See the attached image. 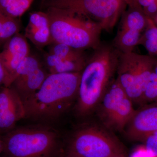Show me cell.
Instances as JSON below:
<instances>
[{"mask_svg":"<svg viewBox=\"0 0 157 157\" xmlns=\"http://www.w3.org/2000/svg\"><path fill=\"white\" fill-rule=\"evenodd\" d=\"M120 52L112 44L101 42L81 72L75 104L76 115L86 117L96 111L117 73Z\"/></svg>","mask_w":157,"mask_h":157,"instance_id":"6da1fadb","label":"cell"},{"mask_svg":"<svg viewBox=\"0 0 157 157\" xmlns=\"http://www.w3.org/2000/svg\"><path fill=\"white\" fill-rule=\"evenodd\" d=\"M81 72L49 73L36 92L24 102L25 118L46 124L61 117L76 102Z\"/></svg>","mask_w":157,"mask_h":157,"instance_id":"7a4b0ae2","label":"cell"},{"mask_svg":"<svg viewBox=\"0 0 157 157\" xmlns=\"http://www.w3.org/2000/svg\"><path fill=\"white\" fill-rule=\"evenodd\" d=\"M3 157H63L65 145L56 130L45 124L14 128L2 137Z\"/></svg>","mask_w":157,"mask_h":157,"instance_id":"3957f363","label":"cell"},{"mask_svg":"<svg viewBox=\"0 0 157 157\" xmlns=\"http://www.w3.org/2000/svg\"><path fill=\"white\" fill-rule=\"evenodd\" d=\"M50 21L53 43L79 50L95 49L101 44L103 31L90 20L64 9L48 7L45 11Z\"/></svg>","mask_w":157,"mask_h":157,"instance_id":"277c9868","label":"cell"},{"mask_svg":"<svg viewBox=\"0 0 157 157\" xmlns=\"http://www.w3.org/2000/svg\"><path fill=\"white\" fill-rule=\"evenodd\" d=\"M105 128L87 125L74 132L65 147L70 157H113L126 154L118 139Z\"/></svg>","mask_w":157,"mask_h":157,"instance_id":"5b68a950","label":"cell"},{"mask_svg":"<svg viewBox=\"0 0 157 157\" xmlns=\"http://www.w3.org/2000/svg\"><path fill=\"white\" fill-rule=\"evenodd\" d=\"M157 63V59L152 56L120 52L116 78L133 104L140 105Z\"/></svg>","mask_w":157,"mask_h":157,"instance_id":"8992f818","label":"cell"},{"mask_svg":"<svg viewBox=\"0 0 157 157\" xmlns=\"http://www.w3.org/2000/svg\"><path fill=\"white\" fill-rule=\"evenodd\" d=\"M46 8L64 9L90 20L103 30H112L126 9L123 0H47Z\"/></svg>","mask_w":157,"mask_h":157,"instance_id":"52a82bcc","label":"cell"},{"mask_svg":"<svg viewBox=\"0 0 157 157\" xmlns=\"http://www.w3.org/2000/svg\"><path fill=\"white\" fill-rule=\"evenodd\" d=\"M96 110L105 128L109 131L122 132L132 119L136 109L116 78L107 88Z\"/></svg>","mask_w":157,"mask_h":157,"instance_id":"ba28073f","label":"cell"},{"mask_svg":"<svg viewBox=\"0 0 157 157\" xmlns=\"http://www.w3.org/2000/svg\"><path fill=\"white\" fill-rule=\"evenodd\" d=\"M22 100L12 86L0 89V135L7 134L15 128L16 123L25 118Z\"/></svg>","mask_w":157,"mask_h":157,"instance_id":"9c48e42d","label":"cell"},{"mask_svg":"<svg viewBox=\"0 0 157 157\" xmlns=\"http://www.w3.org/2000/svg\"><path fill=\"white\" fill-rule=\"evenodd\" d=\"M124 130L129 139L141 142L149 135L157 132V101L136 109Z\"/></svg>","mask_w":157,"mask_h":157,"instance_id":"30bf717a","label":"cell"},{"mask_svg":"<svg viewBox=\"0 0 157 157\" xmlns=\"http://www.w3.org/2000/svg\"><path fill=\"white\" fill-rule=\"evenodd\" d=\"M30 54L27 39L19 33L5 43L0 52V59L9 77L8 86L11 85L12 78L20 64Z\"/></svg>","mask_w":157,"mask_h":157,"instance_id":"8fae6325","label":"cell"},{"mask_svg":"<svg viewBox=\"0 0 157 157\" xmlns=\"http://www.w3.org/2000/svg\"><path fill=\"white\" fill-rule=\"evenodd\" d=\"M24 36L39 49L53 43L50 21L45 11H35L30 13Z\"/></svg>","mask_w":157,"mask_h":157,"instance_id":"7c38bea8","label":"cell"},{"mask_svg":"<svg viewBox=\"0 0 157 157\" xmlns=\"http://www.w3.org/2000/svg\"><path fill=\"white\" fill-rule=\"evenodd\" d=\"M49 74L42 66L33 73L16 78L10 86L17 92L24 103L36 92Z\"/></svg>","mask_w":157,"mask_h":157,"instance_id":"4fadbf2b","label":"cell"},{"mask_svg":"<svg viewBox=\"0 0 157 157\" xmlns=\"http://www.w3.org/2000/svg\"><path fill=\"white\" fill-rule=\"evenodd\" d=\"M122 14L118 29H128L142 33L147 24V17L136 2L127 6Z\"/></svg>","mask_w":157,"mask_h":157,"instance_id":"5bb4252c","label":"cell"},{"mask_svg":"<svg viewBox=\"0 0 157 157\" xmlns=\"http://www.w3.org/2000/svg\"><path fill=\"white\" fill-rule=\"evenodd\" d=\"M88 59L72 60L60 58L49 52L45 55V65L50 74L81 72Z\"/></svg>","mask_w":157,"mask_h":157,"instance_id":"9a60e30c","label":"cell"},{"mask_svg":"<svg viewBox=\"0 0 157 157\" xmlns=\"http://www.w3.org/2000/svg\"><path fill=\"white\" fill-rule=\"evenodd\" d=\"M141 33L132 29H118L112 45L121 53L132 52L138 45Z\"/></svg>","mask_w":157,"mask_h":157,"instance_id":"2e32d148","label":"cell"},{"mask_svg":"<svg viewBox=\"0 0 157 157\" xmlns=\"http://www.w3.org/2000/svg\"><path fill=\"white\" fill-rule=\"evenodd\" d=\"M84 50H79L62 43H53L49 45L48 52L60 58L72 60H87Z\"/></svg>","mask_w":157,"mask_h":157,"instance_id":"e0dca14e","label":"cell"},{"mask_svg":"<svg viewBox=\"0 0 157 157\" xmlns=\"http://www.w3.org/2000/svg\"><path fill=\"white\" fill-rule=\"evenodd\" d=\"M42 67V65L39 59L30 54L20 64L12 78L11 84L16 78L33 73Z\"/></svg>","mask_w":157,"mask_h":157,"instance_id":"ac0fdd59","label":"cell"},{"mask_svg":"<svg viewBox=\"0 0 157 157\" xmlns=\"http://www.w3.org/2000/svg\"><path fill=\"white\" fill-rule=\"evenodd\" d=\"M156 101H157V76L153 70L142 95L140 106Z\"/></svg>","mask_w":157,"mask_h":157,"instance_id":"d6986e66","label":"cell"},{"mask_svg":"<svg viewBox=\"0 0 157 157\" xmlns=\"http://www.w3.org/2000/svg\"><path fill=\"white\" fill-rule=\"evenodd\" d=\"M34 0H15L12 4L3 11H1L14 18L21 17L28 10Z\"/></svg>","mask_w":157,"mask_h":157,"instance_id":"ffe728a7","label":"cell"},{"mask_svg":"<svg viewBox=\"0 0 157 157\" xmlns=\"http://www.w3.org/2000/svg\"><path fill=\"white\" fill-rule=\"evenodd\" d=\"M141 38L152 40L157 43V26L155 21L151 18L147 17V24L144 33Z\"/></svg>","mask_w":157,"mask_h":157,"instance_id":"44dd1931","label":"cell"},{"mask_svg":"<svg viewBox=\"0 0 157 157\" xmlns=\"http://www.w3.org/2000/svg\"><path fill=\"white\" fill-rule=\"evenodd\" d=\"M131 157H157L147 149L144 145L136 149Z\"/></svg>","mask_w":157,"mask_h":157,"instance_id":"7402d4cb","label":"cell"},{"mask_svg":"<svg viewBox=\"0 0 157 157\" xmlns=\"http://www.w3.org/2000/svg\"><path fill=\"white\" fill-rule=\"evenodd\" d=\"M9 77L0 59V86H8Z\"/></svg>","mask_w":157,"mask_h":157,"instance_id":"603a6c76","label":"cell"},{"mask_svg":"<svg viewBox=\"0 0 157 157\" xmlns=\"http://www.w3.org/2000/svg\"><path fill=\"white\" fill-rule=\"evenodd\" d=\"M155 0H136L135 2L137 3L142 9H145L150 6Z\"/></svg>","mask_w":157,"mask_h":157,"instance_id":"cb8c5ba5","label":"cell"},{"mask_svg":"<svg viewBox=\"0 0 157 157\" xmlns=\"http://www.w3.org/2000/svg\"><path fill=\"white\" fill-rule=\"evenodd\" d=\"M2 18H1V14H0V45L2 44Z\"/></svg>","mask_w":157,"mask_h":157,"instance_id":"d4e9b609","label":"cell"},{"mask_svg":"<svg viewBox=\"0 0 157 157\" xmlns=\"http://www.w3.org/2000/svg\"><path fill=\"white\" fill-rule=\"evenodd\" d=\"M4 148V144L2 137L0 136V154L2 153Z\"/></svg>","mask_w":157,"mask_h":157,"instance_id":"484cf974","label":"cell"},{"mask_svg":"<svg viewBox=\"0 0 157 157\" xmlns=\"http://www.w3.org/2000/svg\"><path fill=\"white\" fill-rule=\"evenodd\" d=\"M123 1L125 3L127 6H129V5H132L135 3L136 0H123Z\"/></svg>","mask_w":157,"mask_h":157,"instance_id":"4316f807","label":"cell"},{"mask_svg":"<svg viewBox=\"0 0 157 157\" xmlns=\"http://www.w3.org/2000/svg\"><path fill=\"white\" fill-rule=\"evenodd\" d=\"M154 72H155V73L156 75L157 76V63L156 64L155 66L154 69Z\"/></svg>","mask_w":157,"mask_h":157,"instance_id":"83f0119b","label":"cell"},{"mask_svg":"<svg viewBox=\"0 0 157 157\" xmlns=\"http://www.w3.org/2000/svg\"><path fill=\"white\" fill-rule=\"evenodd\" d=\"M113 157H126V154H121L114 156Z\"/></svg>","mask_w":157,"mask_h":157,"instance_id":"f1b7e54d","label":"cell"},{"mask_svg":"<svg viewBox=\"0 0 157 157\" xmlns=\"http://www.w3.org/2000/svg\"><path fill=\"white\" fill-rule=\"evenodd\" d=\"M154 21H155L156 23H157V15H156V16L155 17V18H154V19L153 20Z\"/></svg>","mask_w":157,"mask_h":157,"instance_id":"f546056e","label":"cell"},{"mask_svg":"<svg viewBox=\"0 0 157 157\" xmlns=\"http://www.w3.org/2000/svg\"><path fill=\"white\" fill-rule=\"evenodd\" d=\"M43 1H44V2H45V1H47V0H43Z\"/></svg>","mask_w":157,"mask_h":157,"instance_id":"4dcf8cb0","label":"cell"},{"mask_svg":"<svg viewBox=\"0 0 157 157\" xmlns=\"http://www.w3.org/2000/svg\"><path fill=\"white\" fill-rule=\"evenodd\" d=\"M0 136H1V135H0Z\"/></svg>","mask_w":157,"mask_h":157,"instance_id":"1f68e13d","label":"cell"},{"mask_svg":"<svg viewBox=\"0 0 157 157\" xmlns=\"http://www.w3.org/2000/svg\"></svg>","mask_w":157,"mask_h":157,"instance_id":"d6a6232c","label":"cell"}]
</instances>
